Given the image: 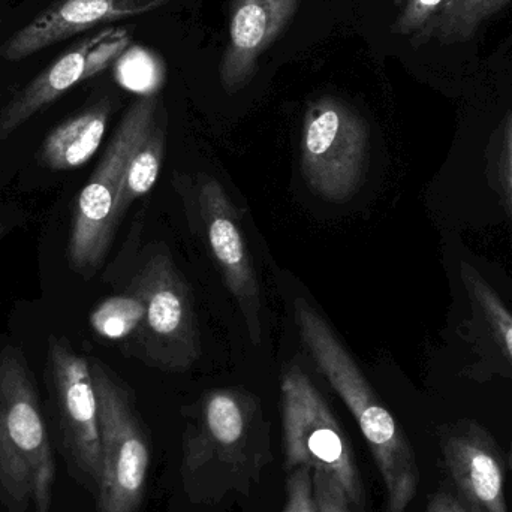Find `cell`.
Returning a JSON list of instances; mask_svg holds the SVG:
<instances>
[{"mask_svg": "<svg viewBox=\"0 0 512 512\" xmlns=\"http://www.w3.org/2000/svg\"><path fill=\"white\" fill-rule=\"evenodd\" d=\"M286 505L283 512H318L313 495V471L307 466L292 469L286 481Z\"/></svg>", "mask_w": 512, "mask_h": 512, "instance_id": "cell-22", "label": "cell"}, {"mask_svg": "<svg viewBox=\"0 0 512 512\" xmlns=\"http://www.w3.org/2000/svg\"><path fill=\"white\" fill-rule=\"evenodd\" d=\"M0 24H2V15H0Z\"/></svg>", "mask_w": 512, "mask_h": 512, "instance_id": "cell-28", "label": "cell"}, {"mask_svg": "<svg viewBox=\"0 0 512 512\" xmlns=\"http://www.w3.org/2000/svg\"><path fill=\"white\" fill-rule=\"evenodd\" d=\"M110 116L107 99L69 117L45 137L39 162L56 171L72 170L86 164L101 146Z\"/></svg>", "mask_w": 512, "mask_h": 512, "instance_id": "cell-15", "label": "cell"}, {"mask_svg": "<svg viewBox=\"0 0 512 512\" xmlns=\"http://www.w3.org/2000/svg\"><path fill=\"white\" fill-rule=\"evenodd\" d=\"M463 280L475 309L483 316L499 351L512 369V313L498 292L471 265L463 264Z\"/></svg>", "mask_w": 512, "mask_h": 512, "instance_id": "cell-18", "label": "cell"}, {"mask_svg": "<svg viewBox=\"0 0 512 512\" xmlns=\"http://www.w3.org/2000/svg\"><path fill=\"white\" fill-rule=\"evenodd\" d=\"M510 0H445L438 14L415 36L417 44L436 39L456 44L474 38L481 24L504 8Z\"/></svg>", "mask_w": 512, "mask_h": 512, "instance_id": "cell-17", "label": "cell"}, {"mask_svg": "<svg viewBox=\"0 0 512 512\" xmlns=\"http://www.w3.org/2000/svg\"><path fill=\"white\" fill-rule=\"evenodd\" d=\"M255 400L236 390L207 394L197 429L189 430L183 453L185 478L203 472H219L237 478L245 489V478H256L270 454L256 433Z\"/></svg>", "mask_w": 512, "mask_h": 512, "instance_id": "cell-8", "label": "cell"}, {"mask_svg": "<svg viewBox=\"0 0 512 512\" xmlns=\"http://www.w3.org/2000/svg\"><path fill=\"white\" fill-rule=\"evenodd\" d=\"M144 313L143 300L129 291L102 301L90 315V324L99 336L122 340L138 330Z\"/></svg>", "mask_w": 512, "mask_h": 512, "instance_id": "cell-19", "label": "cell"}, {"mask_svg": "<svg viewBox=\"0 0 512 512\" xmlns=\"http://www.w3.org/2000/svg\"><path fill=\"white\" fill-rule=\"evenodd\" d=\"M426 512H468L459 499L447 490H439L429 499Z\"/></svg>", "mask_w": 512, "mask_h": 512, "instance_id": "cell-25", "label": "cell"}, {"mask_svg": "<svg viewBox=\"0 0 512 512\" xmlns=\"http://www.w3.org/2000/svg\"><path fill=\"white\" fill-rule=\"evenodd\" d=\"M200 210L210 251L231 294L245 316L254 345L261 342V289L251 254L240 227L239 213L221 183L204 176L200 186Z\"/></svg>", "mask_w": 512, "mask_h": 512, "instance_id": "cell-11", "label": "cell"}, {"mask_svg": "<svg viewBox=\"0 0 512 512\" xmlns=\"http://www.w3.org/2000/svg\"><path fill=\"white\" fill-rule=\"evenodd\" d=\"M313 495L318 512H351L345 490L322 472H313Z\"/></svg>", "mask_w": 512, "mask_h": 512, "instance_id": "cell-23", "label": "cell"}, {"mask_svg": "<svg viewBox=\"0 0 512 512\" xmlns=\"http://www.w3.org/2000/svg\"><path fill=\"white\" fill-rule=\"evenodd\" d=\"M445 0H405L393 30L397 35L417 36L429 21L438 14Z\"/></svg>", "mask_w": 512, "mask_h": 512, "instance_id": "cell-21", "label": "cell"}, {"mask_svg": "<svg viewBox=\"0 0 512 512\" xmlns=\"http://www.w3.org/2000/svg\"><path fill=\"white\" fill-rule=\"evenodd\" d=\"M445 472L468 512H508L505 459L489 430L471 420L447 427L441 438Z\"/></svg>", "mask_w": 512, "mask_h": 512, "instance_id": "cell-12", "label": "cell"}, {"mask_svg": "<svg viewBox=\"0 0 512 512\" xmlns=\"http://www.w3.org/2000/svg\"><path fill=\"white\" fill-rule=\"evenodd\" d=\"M129 291L138 295L146 307L137 330L144 360L173 372L194 366L201 355L194 300L170 255H153Z\"/></svg>", "mask_w": 512, "mask_h": 512, "instance_id": "cell-7", "label": "cell"}, {"mask_svg": "<svg viewBox=\"0 0 512 512\" xmlns=\"http://www.w3.org/2000/svg\"><path fill=\"white\" fill-rule=\"evenodd\" d=\"M501 177L512 212V113L505 120L504 153L501 156Z\"/></svg>", "mask_w": 512, "mask_h": 512, "instance_id": "cell-24", "label": "cell"}, {"mask_svg": "<svg viewBox=\"0 0 512 512\" xmlns=\"http://www.w3.org/2000/svg\"><path fill=\"white\" fill-rule=\"evenodd\" d=\"M300 0H234L230 38L219 65L225 92H239L258 71L259 57L271 47L298 11Z\"/></svg>", "mask_w": 512, "mask_h": 512, "instance_id": "cell-14", "label": "cell"}, {"mask_svg": "<svg viewBox=\"0 0 512 512\" xmlns=\"http://www.w3.org/2000/svg\"><path fill=\"white\" fill-rule=\"evenodd\" d=\"M117 78L122 86L143 96H152L164 81L161 60L141 47L128 48L120 56Z\"/></svg>", "mask_w": 512, "mask_h": 512, "instance_id": "cell-20", "label": "cell"}, {"mask_svg": "<svg viewBox=\"0 0 512 512\" xmlns=\"http://www.w3.org/2000/svg\"><path fill=\"white\" fill-rule=\"evenodd\" d=\"M131 33L107 27L60 54L0 111V143L68 90L113 65L128 50Z\"/></svg>", "mask_w": 512, "mask_h": 512, "instance_id": "cell-10", "label": "cell"}, {"mask_svg": "<svg viewBox=\"0 0 512 512\" xmlns=\"http://www.w3.org/2000/svg\"><path fill=\"white\" fill-rule=\"evenodd\" d=\"M170 0H56L0 44V59L20 62L101 24L147 14Z\"/></svg>", "mask_w": 512, "mask_h": 512, "instance_id": "cell-13", "label": "cell"}, {"mask_svg": "<svg viewBox=\"0 0 512 512\" xmlns=\"http://www.w3.org/2000/svg\"><path fill=\"white\" fill-rule=\"evenodd\" d=\"M47 373L62 436L63 456L75 477L96 493L102 474L101 435L90 363L65 339L51 336Z\"/></svg>", "mask_w": 512, "mask_h": 512, "instance_id": "cell-9", "label": "cell"}, {"mask_svg": "<svg viewBox=\"0 0 512 512\" xmlns=\"http://www.w3.org/2000/svg\"><path fill=\"white\" fill-rule=\"evenodd\" d=\"M164 150L165 111H162L161 116L153 125L152 131L138 147L137 152L134 153L128 167H126L119 195H117L116 206H114V228H117L123 215L128 212L129 207L135 200L152 191L156 180H158L159 171H161Z\"/></svg>", "mask_w": 512, "mask_h": 512, "instance_id": "cell-16", "label": "cell"}, {"mask_svg": "<svg viewBox=\"0 0 512 512\" xmlns=\"http://www.w3.org/2000/svg\"><path fill=\"white\" fill-rule=\"evenodd\" d=\"M164 107L155 95L143 96L129 107L108 144L98 168L81 191L72 218L68 261L72 270H98L113 242V213L126 167L152 131Z\"/></svg>", "mask_w": 512, "mask_h": 512, "instance_id": "cell-3", "label": "cell"}, {"mask_svg": "<svg viewBox=\"0 0 512 512\" xmlns=\"http://www.w3.org/2000/svg\"><path fill=\"white\" fill-rule=\"evenodd\" d=\"M508 466H510L512 472V442L510 445V453H508Z\"/></svg>", "mask_w": 512, "mask_h": 512, "instance_id": "cell-26", "label": "cell"}, {"mask_svg": "<svg viewBox=\"0 0 512 512\" xmlns=\"http://www.w3.org/2000/svg\"><path fill=\"white\" fill-rule=\"evenodd\" d=\"M294 313L304 346L354 415L372 451L387 492L385 512H406L418 493L420 469L402 427L325 319L304 298L295 300Z\"/></svg>", "mask_w": 512, "mask_h": 512, "instance_id": "cell-1", "label": "cell"}, {"mask_svg": "<svg viewBox=\"0 0 512 512\" xmlns=\"http://www.w3.org/2000/svg\"><path fill=\"white\" fill-rule=\"evenodd\" d=\"M99 409L102 474L96 489L98 512H137L150 468V444L125 388L102 366L90 361Z\"/></svg>", "mask_w": 512, "mask_h": 512, "instance_id": "cell-5", "label": "cell"}, {"mask_svg": "<svg viewBox=\"0 0 512 512\" xmlns=\"http://www.w3.org/2000/svg\"><path fill=\"white\" fill-rule=\"evenodd\" d=\"M3 234H5V228L0 225V239H2Z\"/></svg>", "mask_w": 512, "mask_h": 512, "instance_id": "cell-27", "label": "cell"}, {"mask_svg": "<svg viewBox=\"0 0 512 512\" xmlns=\"http://www.w3.org/2000/svg\"><path fill=\"white\" fill-rule=\"evenodd\" d=\"M56 463L35 379L15 346L0 351V501L9 512H50Z\"/></svg>", "mask_w": 512, "mask_h": 512, "instance_id": "cell-2", "label": "cell"}, {"mask_svg": "<svg viewBox=\"0 0 512 512\" xmlns=\"http://www.w3.org/2000/svg\"><path fill=\"white\" fill-rule=\"evenodd\" d=\"M301 174L313 194L346 203L361 188L369 165V128L348 104L316 99L301 129Z\"/></svg>", "mask_w": 512, "mask_h": 512, "instance_id": "cell-6", "label": "cell"}, {"mask_svg": "<svg viewBox=\"0 0 512 512\" xmlns=\"http://www.w3.org/2000/svg\"><path fill=\"white\" fill-rule=\"evenodd\" d=\"M282 426L286 468L307 466L328 475L345 490L349 504L363 507L354 450L318 388L297 366L283 375Z\"/></svg>", "mask_w": 512, "mask_h": 512, "instance_id": "cell-4", "label": "cell"}]
</instances>
